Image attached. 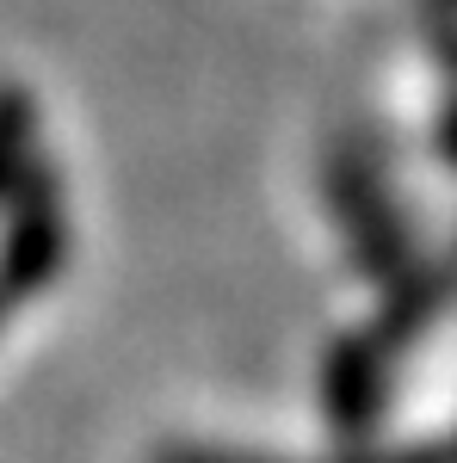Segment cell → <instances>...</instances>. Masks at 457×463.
Listing matches in <instances>:
<instances>
[{
    "label": "cell",
    "instance_id": "cell-1",
    "mask_svg": "<svg viewBox=\"0 0 457 463\" xmlns=\"http://www.w3.org/2000/svg\"><path fill=\"white\" fill-rule=\"evenodd\" d=\"M56 253H62V211H56L50 179L37 174L19 185V211H13V229H6V272L19 285H43Z\"/></svg>",
    "mask_w": 457,
    "mask_h": 463
},
{
    "label": "cell",
    "instance_id": "cell-2",
    "mask_svg": "<svg viewBox=\"0 0 457 463\" xmlns=\"http://www.w3.org/2000/svg\"><path fill=\"white\" fill-rule=\"evenodd\" d=\"M25 148H32V118H25V99L0 93V198H6V185L19 179V167H32V161H25Z\"/></svg>",
    "mask_w": 457,
    "mask_h": 463
}]
</instances>
